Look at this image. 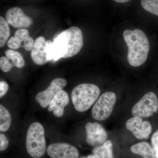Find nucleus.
<instances>
[{
    "label": "nucleus",
    "instance_id": "9d476101",
    "mask_svg": "<svg viewBox=\"0 0 158 158\" xmlns=\"http://www.w3.org/2000/svg\"><path fill=\"white\" fill-rule=\"evenodd\" d=\"M51 158H78L79 153L76 148L66 143H53L47 150Z\"/></svg>",
    "mask_w": 158,
    "mask_h": 158
},
{
    "label": "nucleus",
    "instance_id": "1a4fd4ad",
    "mask_svg": "<svg viewBox=\"0 0 158 158\" xmlns=\"http://www.w3.org/2000/svg\"><path fill=\"white\" fill-rule=\"evenodd\" d=\"M126 127L136 138L141 140L149 138L152 131V127L149 121H143L142 118L136 116L128 119Z\"/></svg>",
    "mask_w": 158,
    "mask_h": 158
},
{
    "label": "nucleus",
    "instance_id": "6ab92c4d",
    "mask_svg": "<svg viewBox=\"0 0 158 158\" xmlns=\"http://www.w3.org/2000/svg\"><path fill=\"white\" fill-rule=\"evenodd\" d=\"M6 56L11 60L14 66L18 68H22L24 66V60L22 55L18 52L12 50H7L5 52Z\"/></svg>",
    "mask_w": 158,
    "mask_h": 158
},
{
    "label": "nucleus",
    "instance_id": "aec40b11",
    "mask_svg": "<svg viewBox=\"0 0 158 158\" xmlns=\"http://www.w3.org/2000/svg\"><path fill=\"white\" fill-rule=\"evenodd\" d=\"M141 4L144 10L158 16V0H141Z\"/></svg>",
    "mask_w": 158,
    "mask_h": 158
},
{
    "label": "nucleus",
    "instance_id": "0eeeda50",
    "mask_svg": "<svg viewBox=\"0 0 158 158\" xmlns=\"http://www.w3.org/2000/svg\"><path fill=\"white\" fill-rule=\"evenodd\" d=\"M66 85L67 81L65 79L62 78L54 79L46 89L37 94L35 97L36 101L41 107L46 108L54 97L59 91L62 90Z\"/></svg>",
    "mask_w": 158,
    "mask_h": 158
},
{
    "label": "nucleus",
    "instance_id": "f3484780",
    "mask_svg": "<svg viewBox=\"0 0 158 158\" xmlns=\"http://www.w3.org/2000/svg\"><path fill=\"white\" fill-rule=\"evenodd\" d=\"M11 123V117L8 110L0 105V131L6 132L9 130Z\"/></svg>",
    "mask_w": 158,
    "mask_h": 158
},
{
    "label": "nucleus",
    "instance_id": "4468645a",
    "mask_svg": "<svg viewBox=\"0 0 158 158\" xmlns=\"http://www.w3.org/2000/svg\"><path fill=\"white\" fill-rule=\"evenodd\" d=\"M131 150L133 153L144 158H156L152 147L148 142L143 141L134 144L131 147Z\"/></svg>",
    "mask_w": 158,
    "mask_h": 158
},
{
    "label": "nucleus",
    "instance_id": "f257e3e1",
    "mask_svg": "<svg viewBox=\"0 0 158 158\" xmlns=\"http://www.w3.org/2000/svg\"><path fill=\"white\" fill-rule=\"evenodd\" d=\"M46 43L48 61H54L74 56L80 52L84 44L82 31L76 27H70L59 33L53 42L48 40Z\"/></svg>",
    "mask_w": 158,
    "mask_h": 158
},
{
    "label": "nucleus",
    "instance_id": "a878e982",
    "mask_svg": "<svg viewBox=\"0 0 158 158\" xmlns=\"http://www.w3.org/2000/svg\"><path fill=\"white\" fill-rule=\"evenodd\" d=\"M113 1H115L116 2L123 3L127 2L130 1V0H113Z\"/></svg>",
    "mask_w": 158,
    "mask_h": 158
},
{
    "label": "nucleus",
    "instance_id": "6e6552de",
    "mask_svg": "<svg viewBox=\"0 0 158 158\" xmlns=\"http://www.w3.org/2000/svg\"><path fill=\"white\" fill-rule=\"evenodd\" d=\"M86 141L90 146L96 147L102 145L107 141L108 134L101 125L97 123H88L85 126Z\"/></svg>",
    "mask_w": 158,
    "mask_h": 158
},
{
    "label": "nucleus",
    "instance_id": "39448f33",
    "mask_svg": "<svg viewBox=\"0 0 158 158\" xmlns=\"http://www.w3.org/2000/svg\"><path fill=\"white\" fill-rule=\"evenodd\" d=\"M116 100V95L114 92L108 91L103 94L92 109L93 118L98 121L107 118L112 113Z\"/></svg>",
    "mask_w": 158,
    "mask_h": 158
},
{
    "label": "nucleus",
    "instance_id": "4be33fe9",
    "mask_svg": "<svg viewBox=\"0 0 158 158\" xmlns=\"http://www.w3.org/2000/svg\"><path fill=\"white\" fill-rule=\"evenodd\" d=\"M151 144L156 158H158V131L152 136Z\"/></svg>",
    "mask_w": 158,
    "mask_h": 158
},
{
    "label": "nucleus",
    "instance_id": "2eb2a0df",
    "mask_svg": "<svg viewBox=\"0 0 158 158\" xmlns=\"http://www.w3.org/2000/svg\"><path fill=\"white\" fill-rule=\"evenodd\" d=\"M15 37L19 41L21 44L22 47L26 51L32 50L34 45V40L29 35V31L25 29H20L15 33Z\"/></svg>",
    "mask_w": 158,
    "mask_h": 158
},
{
    "label": "nucleus",
    "instance_id": "5701e85b",
    "mask_svg": "<svg viewBox=\"0 0 158 158\" xmlns=\"http://www.w3.org/2000/svg\"><path fill=\"white\" fill-rule=\"evenodd\" d=\"M9 145V139L4 134H0V151L6 150Z\"/></svg>",
    "mask_w": 158,
    "mask_h": 158
},
{
    "label": "nucleus",
    "instance_id": "dca6fc26",
    "mask_svg": "<svg viewBox=\"0 0 158 158\" xmlns=\"http://www.w3.org/2000/svg\"><path fill=\"white\" fill-rule=\"evenodd\" d=\"M92 152L96 158H114L112 141L108 140L100 146L94 147Z\"/></svg>",
    "mask_w": 158,
    "mask_h": 158
},
{
    "label": "nucleus",
    "instance_id": "ddd939ff",
    "mask_svg": "<svg viewBox=\"0 0 158 158\" xmlns=\"http://www.w3.org/2000/svg\"><path fill=\"white\" fill-rule=\"evenodd\" d=\"M68 94L64 90H61L57 94L51 101L48 108L49 112L53 111L56 117H62L64 114V108L69 103Z\"/></svg>",
    "mask_w": 158,
    "mask_h": 158
},
{
    "label": "nucleus",
    "instance_id": "f8f14e48",
    "mask_svg": "<svg viewBox=\"0 0 158 158\" xmlns=\"http://www.w3.org/2000/svg\"><path fill=\"white\" fill-rule=\"evenodd\" d=\"M31 58L37 65H43L48 62L47 43L44 37H37L31 50Z\"/></svg>",
    "mask_w": 158,
    "mask_h": 158
},
{
    "label": "nucleus",
    "instance_id": "423d86ee",
    "mask_svg": "<svg viewBox=\"0 0 158 158\" xmlns=\"http://www.w3.org/2000/svg\"><path fill=\"white\" fill-rule=\"evenodd\" d=\"M158 110V100L155 94L149 92L144 95L134 106L132 110L133 116L147 118L156 113Z\"/></svg>",
    "mask_w": 158,
    "mask_h": 158
},
{
    "label": "nucleus",
    "instance_id": "a211bd4d",
    "mask_svg": "<svg viewBox=\"0 0 158 158\" xmlns=\"http://www.w3.org/2000/svg\"><path fill=\"white\" fill-rule=\"evenodd\" d=\"M10 36L9 23L2 16L0 17V47H2L6 44Z\"/></svg>",
    "mask_w": 158,
    "mask_h": 158
},
{
    "label": "nucleus",
    "instance_id": "393cba45",
    "mask_svg": "<svg viewBox=\"0 0 158 158\" xmlns=\"http://www.w3.org/2000/svg\"><path fill=\"white\" fill-rule=\"evenodd\" d=\"M9 89L8 83L4 81L0 82V98H2L7 93Z\"/></svg>",
    "mask_w": 158,
    "mask_h": 158
},
{
    "label": "nucleus",
    "instance_id": "9b49d317",
    "mask_svg": "<svg viewBox=\"0 0 158 158\" xmlns=\"http://www.w3.org/2000/svg\"><path fill=\"white\" fill-rule=\"evenodd\" d=\"M7 23L16 28L25 29L33 23V20L25 14L19 7H13L8 10L6 15Z\"/></svg>",
    "mask_w": 158,
    "mask_h": 158
},
{
    "label": "nucleus",
    "instance_id": "b1692460",
    "mask_svg": "<svg viewBox=\"0 0 158 158\" xmlns=\"http://www.w3.org/2000/svg\"><path fill=\"white\" fill-rule=\"evenodd\" d=\"M17 40L15 37H11L9 39L8 42V46L9 48L12 49H17L22 47L21 44Z\"/></svg>",
    "mask_w": 158,
    "mask_h": 158
},
{
    "label": "nucleus",
    "instance_id": "412c9836",
    "mask_svg": "<svg viewBox=\"0 0 158 158\" xmlns=\"http://www.w3.org/2000/svg\"><path fill=\"white\" fill-rule=\"evenodd\" d=\"M14 64L10 61V59L6 56H2L0 59V68L4 72L10 71L14 67Z\"/></svg>",
    "mask_w": 158,
    "mask_h": 158
},
{
    "label": "nucleus",
    "instance_id": "bb28decb",
    "mask_svg": "<svg viewBox=\"0 0 158 158\" xmlns=\"http://www.w3.org/2000/svg\"><path fill=\"white\" fill-rule=\"evenodd\" d=\"M96 158V157L94 155H88V156L85 157V156H82L81 157V158Z\"/></svg>",
    "mask_w": 158,
    "mask_h": 158
},
{
    "label": "nucleus",
    "instance_id": "7ed1b4c3",
    "mask_svg": "<svg viewBox=\"0 0 158 158\" xmlns=\"http://www.w3.org/2000/svg\"><path fill=\"white\" fill-rule=\"evenodd\" d=\"M100 94V90L96 85L91 84H80L74 88L71 99L75 109L79 112L89 110L96 102Z\"/></svg>",
    "mask_w": 158,
    "mask_h": 158
},
{
    "label": "nucleus",
    "instance_id": "20e7f679",
    "mask_svg": "<svg viewBox=\"0 0 158 158\" xmlns=\"http://www.w3.org/2000/svg\"><path fill=\"white\" fill-rule=\"evenodd\" d=\"M44 129L41 123L34 122L29 127L26 136V145L29 155L34 158L41 157L46 150Z\"/></svg>",
    "mask_w": 158,
    "mask_h": 158
},
{
    "label": "nucleus",
    "instance_id": "f03ea898",
    "mask_svg": "<svg viewBox=\"0 0 158 158\" xmlns=\"http://www.w3.org/2000/svg\"><path fill=\"white\" fill-rule=\"evenodd\" d=\"M123 39L128 47L127 61L130 65L138 67L147 60L150 50L149 41L144 32L139 29L127 30Z\"/></svg>",
    "mask_w": 158,
    "mask_h": 158
}]
</instances>
